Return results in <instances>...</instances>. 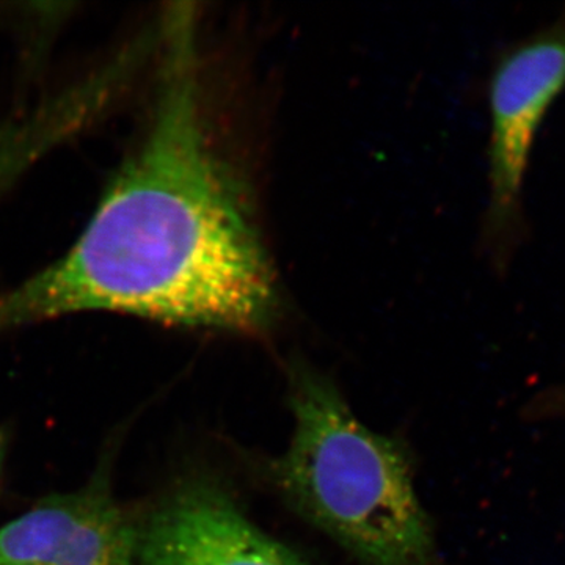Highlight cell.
Segmentation results:
<instances>
[{
  "label": "cell",
  "instance_id": "6",
  "mask_svg": "<svg viewBox=\"0 0 565 565\" xmlns=\"http://www.w3.org/2000/svg\"><path fill=\"white\" fill-rule=\"evenodd\" d=\"M0 445H2V440H0Z\"/></svg>",
  "mask_w": 565,
  "mask_h": 565
},
{
  "label": "cell",
  "instance_id": "4",
  "mask_svg": "<svg viewBox=\"0 0 565 565\" xmlns=\"http://www.w3.org/2000/svg\"><path fill=\"white\" fill-rule=\"evenodd\" d=\"M565 84V32L535 36L498 66L490 88V182L494 217H514L542 118Z\"/></svg>",
  "mask_w": 565,
  "mask_h": 565
},
{
  "label": "cell",
  "instance_id": "5",
  "mask_svg": "<svg viewBox=\"0 0 565 565\" xmlns=\"http://www.w3.org/2000/svg\"><path fill=\"white\" fill-rule=\"evenodd\" d=\"M139 526L102 489L55 494L0 527V565H134Z\"/></svg>",
  "mask_w": 565,
  "mask_h": 565
},
{
  "label": "cell",
  "instance_id": "3",
  "mask_svg": "<svg viewBox=\"0 0 565 565\" xmlns=\"http://www.w3.org/2000/svg\"><path fill=\"white\" fill-rule=\"evenodd\" d=\"M140 565H310L210 481L180 487L139 526Z\"/></svg>",
  "mask_w": 565,
  "mask_h": 565
},
{
  "label": "cell",
  "instance_id": "1",
  "mask_svg": "<svg viewBox=\"0 0 565 565\" xmlns=\"http://www.w3.org/2000/svg\"><path fill=\"white\" fill-rule=\"evenodd\" d=\"M150 120L68 250L0 291V333L79 313L264 332L275 275L204 110L196 14L163 21Z\"/></svg>",
  "mask_w": 565,
  "mask_h": 565
},
{
  "label": "cell",
  "instance_id": "2",
  "mask_svg": "<svg viewBox=\"0 0 565 565\" xmlns=\"http://www.w3.org/2000/svg\"><path fill=\"white\" fill-rule=\"evenodd\" d=\"M289 404L291 440L269 467L288 504L364 565H441L404 446L303 364L291 367Z\"/></svg>",
  "mask_w": 565,
  "mask_h": 565
}]
</instances>
